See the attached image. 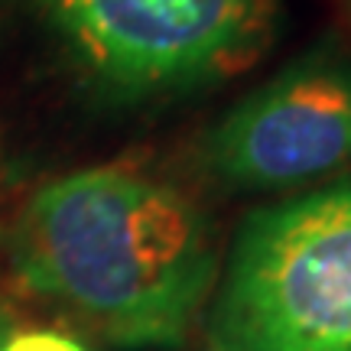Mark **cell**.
<instances>
[{
	"instance_id": "obj_6",
	"label": "cell",
	"mask_w": 351,
	"mask_h": 351,
	"mask_svg": "<svg viewBox=\"0 0 351 351\" xmlns=\"http://www.w3.org/2000/svg\"><path fill=\"white\" fill-rule=\"evenodd\" d=\"M13 335V326H10V315H7V309L0 306V351H3V345H7V339Z\"/></svg>"
},
{
	"instance_id": "obj_5",
	"label": "cell",
	"mask_w": 351,
	"mask_h": 351,
	"mask_svg": "<svg viewBox=\"0 0 351 351\" xmlns=\"http://www.w3.org/2000/svg\"><path fill=\"white\" fill-rule=\"evenodd\" d=\"M3 351H88L75 339H69L62 332H46V328H26L13 332Z\"/></svg>"
},
{
	"instance_id": "obj_3",
	"label": "cell",
	"mask_w": 351,
	"mask_h": 351,
	"mask_svg": "<svg viewBox=\"0 0 351 351\" xmlns=\"http://www.w3.org/2000/svg\"><path fill=\"white\" fill-rule=\"evenodd\" d=\"M78 72L114 101H147L247 69L280 0H33Z\"/></svg>"
},
{
	"instance_id": "obj_4",
	"label": "cell",
	"mask_w": 351,
	"mask_h": 351,
	"mask_svg": "<svg viewBox=\"0 0 351 351\" xmlns=\"http://www.w3.org/2000/svg\"><path fill=\"white\" fill-rule=\"evenodd\" d=\"M202 156L218 182L247 192L309 186L351 166V59L300 56L208 130Z\"/></svg>"
},
{
	"instance_id": "obj_2",
	"label": "cell",
	"mask_w": 351,
	"mask_h": 351,
	"mask_svg": "<svg viewBox=\"0 0 351 351\" xmlns=\"http://www.w3.org/2000/svg\"><path fill=\"white\" fill-rule=\"evenodd\" d=\"M208 341L212 351H351V176L247 215Z\"/></svg>"
},
{
	"instance_id": "obj_1",
	"label": "cell",
	"mask_w": 351,
	"mask_h": 351,
	"mask_svg": "<svg viewBox=\"0 0 351 351\" xmlns=\"http://www.w3.org/2000/svg\"><path fill=\"white\" fill-rule=\"evenodd\" d=\"M7 247L33 293L124 348L179 345L218 280V247L199 205L121 166L36 189Z\"/></svg>"
}]
</instances>
